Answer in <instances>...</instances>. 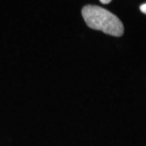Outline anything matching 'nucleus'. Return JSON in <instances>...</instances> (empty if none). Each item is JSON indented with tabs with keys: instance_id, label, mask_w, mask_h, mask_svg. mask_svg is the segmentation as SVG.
<instances>
[{
	"instance_id": "f257e3e1",
	"label": "nucleus",
	"mask_w": 146,
	"mask_h": 146,
	"mask_svg": "<svg viewBox=\"0 0 146 146\" xmlns=\"http://www.w3.org/2000/svg\"><path fill=\"white\" fill-rule=\"evenodd\" d=\"M82 15L88 27L101 30L106 34L119 37L124 33V27L116 15L98 6L88 5L83 7Z\"/></svg>"
},
{
	"instance_id": "f03ea898",
	"label": "nucleus",
	"mask_w": 146,
	"mask_h": 146,
	"mask_svg": "<svg viewBox=\"0 0 146 146\" xmlns=\"http://www.w3.org/2000/svg\"><path fill=\"white\" fill-rule=\"evenodd\" d=\"M140 10L142 13H144V14H146V4H142L140 6Z\"/></svg>"
},
{
	"instance_id": "7ed1b4c3",
	"label": "nucleus",
	"mask_w": 146,
	"mask_h": 146,
	"mask_svg": "<svg viewBox=\"0 0 146 146\" xmlns=\"http://www.w3.org/2000/svg\"><path fill=\"white\" fill-rule=\"evenodd\" d=\"M103 4H108L112 1V0H99Z\"/></svg>"
}]
</instances>
